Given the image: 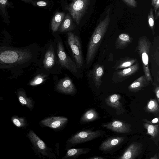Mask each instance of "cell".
Here are the masks:
<instances>
[{"label":"cell","instance_id":"obj_6","mask_svg":"<svg viewBox=\"0 0 159 159\" xmlns=\"http://www.w3.org/2000/svg\"><path fill=\"white\" fill-rule=\"evenodd\" d=\"M103 127L119 133H126L131 131V125L120 120H114L103 125Z\"/></svg>","mask_w":159,"mask_h":159},{"label":"cell","instance_id":"obj_36","mask_svg":"<svg viewBox=\"0 0 159 159\" xmlns=\"http://www.w3.org/2000/svg\"><path fill=\"white\" fill-rule=\"evenodd\" d=\"M7 0H0V3L2 4H4L6 2Z\"/></svg>","mask_w":159,"mask_h":159},{"label":"cell","instance_id":"obj_13","mask_svg":"<svg viewBox=\"0 0 159 159\" xmlns=\"http://www.w3.org/2000/svg\"><path fill=\"white\" fill-rule=\"evenodd\" d=\"M55 62V53L53 48L51 46L45 54L43 60L44 66L46 69H50L54 66Z\"/></svg>","mask_w":159,"mask_h":159},{"label":"cell","instance_id":"obj_20","mask_svg":"<svg viewBox=\"0 0 159 159\" xmlns=\"http://www.w3.org/2000/svg\"><path fill=\"white\" fill-rule=\"evenodd\" d=\"M158 102L155 99H150L146 107V110L154 114L158 113L159 107Z\"/></svg>","mask_w":159,"mask_h":159},{"label":"cell","instance_id":"obj_3","mask_svg":"<svg viewBox=\"0 0 159 159\" xmlns=\"http://www.w3.org/2000/svg\"><path fill=\"white\" fill-rule=\"evenodd\" d=\"M67 42L76 62L78 68H80L83 64V60L80 43L79 38L73 33L67 34Z\"/></svg>","mask_w":159,"mask_h":159},{"label":"cell","instance_id":"obj_37","mask_svg":"<svg viewBox=\"0 0 159 159\" xmlns=\"http://www.w3.org/2000/svg\"><path fill=\"white\" fill-rule=\"evenodd\" d=\"M153 2L152 3H153V4H154V5H155V2H157V0H153Z\"/></svg>","mask_w":159,"mask_h":159},{"label":"cell","instance_id":"obj_17","mask_svg":"<svg viewBox=\"0 0 159 159\" xmlns=\"http://www.w3.org/2000/svg\"><path fill=\"white\" fill-rule=\"evenodd\" d=\"M89 151L88 148H72L69 150L62 159L75 158L80 155L88 153Z\"/></svg>","mask_w":159,"mask_h":159},{"label":"cell","instance_id":"obj_2","mask_svg":"<svg viewBox=\"0 0 159 159\" xmlns=\"http://www.w3.org/2000/svg\"><path fill=\"white\" fill-rule=\"evenodd\" d=\"M90 1V0H72L71 3L67 7L77 25L79 24L84 15Z\"/></svg>","mask_w":159,"mask_h":159},{"label":"cell","instance_id":"obj_15","mask_svg":"<svg viewBox=\"0 0 159 159\" xmlns=\"http://www.w3.org/2000/svg\"><path fill=\"white\" fill-rule=\"evenodd\" d=\"M65 13L56 12L52 18L51 22V28L53 32H56L58 29L65 17Z\"/></svg>","mask_w":159,"mask_h":159},{"label":"cell","instance_id":"obj_32","mask_svg":"<svg viewBox=\"0 0 159 159\" xmlns=\"http://www.w3.org/2000/svg\"><path fill=\"white\" fill-rule=\"evenodd\" d=\"M158 122V118H156L153 119L151 121V122L152 123L155 124Z\"/></svg>","mask_w":159,"mask_h":159},{"label":"cell","instance_id":"obj_22","mask_svg":"<svg viewBox=\"0 0 159 159\" xmlns=\"http://www.w3.org/2000/svg\"><path fill=\"white\" fill-rule=\"evenodd\" d=\"M11 120L13 123L18 127H24L26 125V122L24 117H19L15 116L12 117Z\"/></svg>","mask_w":159,"mask_h":159},{"label":"cell","instance_id":"obj_21","mask_svg":"<svg viewBox=\"0 0 159 159\" xmlns=\"http://www.w3.org/2000/svg\"><path fill=\"white\" fill-rule=\"evenodd\" d=\"M18 99L20 103L26 106L30 109H31L33 107V101L30 98H28L25 94L21 93L18 96Z\"/></svg>","mask_w":159,"mask_h":159},{"label":"cell","instance_id":"obj_14","mask_svg":"<svg viewBox=\"0 0 159 159\" xmlns=\"http://www.w3.org/2000/svg\"><path fill=\"white\" fill-rule=\"evenodd\" d=\"M59 29L61 32H64L74 30L75 27L70 15L67 13L64 17Z\"/></svg>","mask_w":159,"mask_h":159},{"label":"cell","instance_id":"obj_29","mask_svg":"<svg viewBox=\"0 0 159 159\" xmlns=\"http://www.w3.org/2000/svg\"><path fill=\"white\" fill-rule=\"evenodd\" d=\"M103 73V70L102 68L99 67L96 70V75L98 77L101 76Z\"/></svg>","mask_w":159,"mask_h":159},{"label":"cell","instance_id":"obj_28","mask_svg":"<svg viewBox=\"0 0 159 159\" xmlns=\"http://www.w3.org/2000/svg\"><path fill=\"white\" fill-rule=\"evenodd\" d=\"M119 38L121 40L125 41H128L129 39V36L128 35L124 34H120L119 36Z\"/></svg>","mask_w":159,"mask_h":159},{"label":"cell","instance_id":"obj_26","mask_svg":"<svg viewBox=\"0 0 159 159\" xmlns=\"http://www.w3.org/2000/svg\"><path fill=\"white\" fill-rule=\"evenodd\" d=\"M127 5L132 7H136L137 4L135 0H122Z\"/></svg>","mask_w":159,"mask_h":159},{"label":"cell","instance_id":"obj_24","mask_svg":"<svg viewBox=\"0 0 159 159\" xmlns=\"http://www.w3.org/2000/svg\"><path fill=\"white\" fill-rule=\"evenodd\" d=\"M44 80V77L40 75L36 77L34 80L30 84L32 86L38 85L43 83Z\"/></svg>","mask_w":159,"mask_h":159},{"label":"cell","instance_id":"obj_35","mask_svg":"<svg viewBox=\"0 0 159 159\" xmlns=\"http://www.w3.org/2000/svg\"><path fill=\"white\" fill-rule=\"evenodd\" d=\"M150 159H158V156L157 154H156L154 157L150 158Z\"/></svg>","mask_w":159,"mask_h":159},{"label":"cell","instance_id":"obj_4","mask_svg":"<svg viewBox=\"0 0 159 159\" xmlns=\"http://www.w3.org/2000/svg\"><path fill=\"white\" fill-rule=\"evenodd\" d=\"M57 54L61 65L74 75L78 73V68L76 64L66 52L61 42H58Z\"/></svg>","mask_w":159,"mask_h":159},{"label":"cell","instance_id":"obj_10","mask_svg":"<svg viewBox=\"0 0 159 159\" xmlns=\"http://www.w3.org/2000/svg\"><path fill=\"white\" fill-rule=\"evenodd\" d=\"M142 147V144L137 142H134L129 146L122 155L118 159H134L141 153Z\"/></svg>","mask_w":159,"mask_h":159},{"label":"cell","instance_id":"obj_1","mask_svg":"<svg viewBox=\"0 0 159 159\" xmlns=\"http://www.w3.org/2000/svg\"><path fill=\"white\" fill-rule=\"evenodd\" d=\"M109 21L110 16L108 15L103 20L100 22L95 30L88 47L86 57L87 64H89L93 60L101 39L107 30Z\"/></svg>","mask_w":159,"mask_h":159},{"label":"cell","instance_id":"obj_11","mask_svg":"<svg viewBox=\"0 0 159 159\" xmlns=\"http://www.w3.org/2000/svg\"><path fill=\"white\" fill-rule=\"evenodd\" d=\"M120 96L117 94H113L105 101L106 104L116 110V114L120 115L125 111L124 108L120 101Z\"/></svg>","mask_w":159,"mask_h":159},{"label":"cell","instance_id":"obj_18","mask_svg":"<svg viewBox=\"0 0 159 159\" xmlns=\"http://www.w3.org/2000/svg\"><path fill=\"white\" fill-rule=\"evenodd\" d=\"M98 116L94 109H91L86 111L80 119L81 122H88L93 121L98 118Z\"/></svg>","mask_w":159,"mask_h":159},{"label":"cell","instance_id":"obj_16","mask_svg":"<svg viewBox=\"0 0 159 159\" xmlns=\"http://www.w3.org/2000/svg\"><path fill=\"white\" fill-rule=\"evenodd\" d=\"M1 60L4 62L8 63H13L18 58V54L15 52L7 51L3 52L0 55Z\"/></svg>","mask_w":159,"mask_h":159},{"label":"cell","instance_id":"obj_31","mask_svg":"<svg viewBox=\"0 0 159 159\" xmlns=\"http://www.w3.org/2000/svg\"><path fill=\"white\" fill-rule=\"evenodd\" d=\"M131 71V69L130 68L125 69L123 70V73L124 74H126Z\"/></svg>","mask_w":159,"mask_h":159},{"label":"cell","instance_id":"obj_12","mask_svg":"<svg viewBox=\"0 0 159 159\" xmlns=\"http://www.w3.org/2000/svg\"><path fill=\"white\" fill-rule=\"evenodd\" d=\"M123 137L117 136L109 138L102 142L99 148V150L106 151L120 144L124 140Z\"/></svg>","mask_w":159,"mask_h":159},{"label":"cell","instance_id":"obj_7","mask_svg":"<svg viewBox=\"0 0 159 159\" xmlns=\"http://www.w3.org/2000/svg\"><path fill=\"white\" fill-rule=\"evenodd\" d=\"M28 137L35 148L43 156H48V149L44 142L35 133L30 130Z\"/></svg>","mask_w":159,"mask_h":159},{"label":"cell","instance_id":"obj_30","mask_svg":"<svg viewBox=\"0 0 159 159\" xmlns=\"http://www.w3.org/2000/svg\"><path fill=\"white\" fill-rule=\"evenodd\" d=\"M140 85V84L139 82H136L130 85V87L132 88H135L139 87Z\"/></svg>","mask_w":159,"mask_h":159},{"label":"cell","instance_id":"obj_5","mask_svg":"<svg viewBox=\"0 0 159 159\" xmlns=\"http://www.w3.org/2000/svg\"><path fill=\"white\" fill-rule=\"evenodd\" d=\"M101 134V131L100 130L83 131L77 133L72 136L69 140V142L71 144L83 143L98 138Z\"/></svg>","mask_w":159,"mask_h":159},{"label":"cell","instance_id":"obj_23","mask_svg":"<svg viewBox=\"0 0 159 159\" xmlns=\"http://www.w3.org/2000/svg\"><path fill=\"white\" fill-rule=\"evenodd\" d=\"M34 6L40 7H45L48 4V0H23Z\"/></svg>","mask_w":159,"mask_h":159},{"label":"cell","instance_id":"obj_19","mask_svg":"<svg viewBox=\"0 0 159 159\" xmlns=\"http://www.w3.org/2000/svg\"><path fill=\"white\" fill-rule=\"evenodd\" d=\"M143 125L144 127L147 130V134L151 136L152 139L155 138L158 135V125H154L148 123H144Z\"/></svg>","mask_w":159,"mask_h":159},{"label":"cell","instance_id":"obj_33","mask_svg":"<svg viewBox=\"0 0 159 159\" xmlns=\"http://www.w3.org/2000/svg\"><path fill=\"white\" fill-rule=\"evenodd\" d=\"M131 65V63L129 62H127L125 63H124L122 64V66H129Z\"/></svg>","mask_w":159,"mask_h":159},{"label":"cell","instance_id":"obj_9","mask_svg":"<svg viewBox=\"0 0 159 159\" xmlns=\"http://www.w3.org/2000/svg\"><path fill=\"white\" fill-rule=\"evenodd\" d=\"M68 121L67 118L63 116H52L43 119L40 122L44 126L57 129L64 125Z\"/></svg>","mask_w":159,"mask_h":159},{"label":"cell","instance_id":"obj_8","mask_svg":"<svg viewBox=\"0 0 159 159\" xmlns=\"http://www.w3.org/2000/svg\"><path fill=\"white\" fill-rule=\"evenodd\" d=\"M56 89L61 93L68 94H73L76 91L72 81L68 77L64 78L59 81L57 85Z\"/></svg>","mask_w":159,"mask_h":159},{"label":"cell","instance_id":"obj_34","mask_svg":"<svg viewBox=\"0 0 159 159\" xmlns=\"http://www.w3.org/2000/svg\"><path fill=\"white\" fill-rule=\"evenodd\" d=\"M90 159H103V158L99 157H93L90 158Z\"/></svg>","mask_w":159,"mask_h":159},{"label":"cell","instance_id":"obj_27","mask_svg":"<svg viewBox=\"0 0 159 159\" xmlns=\"http://www.w3.org/2000/svg\"><path fill=\"white\" fill-rule=\"evenodd\" d=\"M142 59L143 64L147 65L148 61V54L146 52H143L142 54Z\"/></svg>","mask_w":159,"mask_h":159},{"label":"cell","instance_id":"obj_25","mask_svg":"<svg viewBox=\"0 0 159 159\" xmlns=\"http://www.w3.org/2000/svg\"><path fill=\"white\" fill-rule=\"evenodd\" d=\"M148 23L150 26L152 27L154 25V17L153 16L152 9L151 8L149 15H148Z\"/></svg>","mask_w":159,"mask_h":159}]
</instances>
